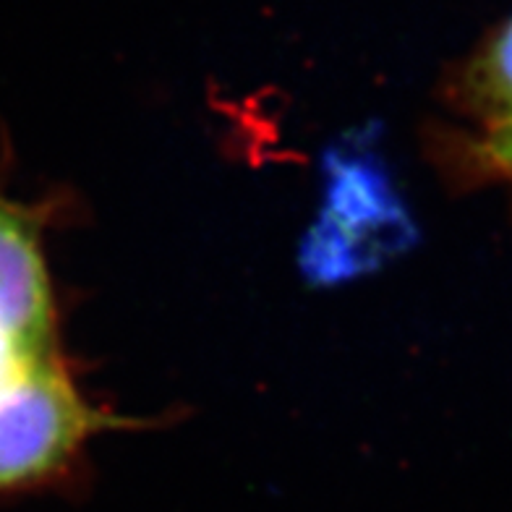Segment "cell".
<instances>
[{
    "mask_svg": "<svg viewBox=\"0 0 512 512\" xmlns=\"http://www.w3.org/2000/svg\"><path fill=\"white\" fill-rule=\"evenodd\" d=\"M53 301L32 223L0 202V337L29 358L50 356Z\"/></svg>",
    "mask_w": 512,
    "mask_h": 512,
    "instance_id": "2",
    "label": "cell"
},
{
    "mask_svg": "<svg viewBox=\"0 0 512 512\" xmlns=\"http://www.w3.org/2000/svg\"><path fill=\"white\" fill-rule=\"evenodd\" d=\"M463 87L465 100L489 123L512 118V16L473 58Z\"/></svg>",
    "mask_w": 512,
    "mask_h": 512,
    "instance_id": "3",
    "label": "cell"
},
{
    "mask_svg": "<svg viewBox=\"0 0 512 512\" xmlns=\"http://www.w3.org/2000/svg\"><path fill=\"white\" fill-rule=\"evenodd\" d=\"M89 424V411L50 356L27 366L0 390V492L61 471Z\"/></svg>",
    "mask_w": 512,
    "mask_h": 512,
    "instance_id": "1",
    "label": "cell"
},
{
    "mask_svg": "<svg viewBox=\"0 0 512 512\" xmlns=\"http://www.w3.org/2000/svg\"><path fill=\"white\" fill-rule=\"evenodd\" d=\"M476 155L484 162V168L512 181V118L489 123V131L484 142L476 147Z\"/></svg>",
    "mask_w": 512,
    "mask_h": 512,
    "instance_id": "4",
    "label": "cell"
}]
</instances>
